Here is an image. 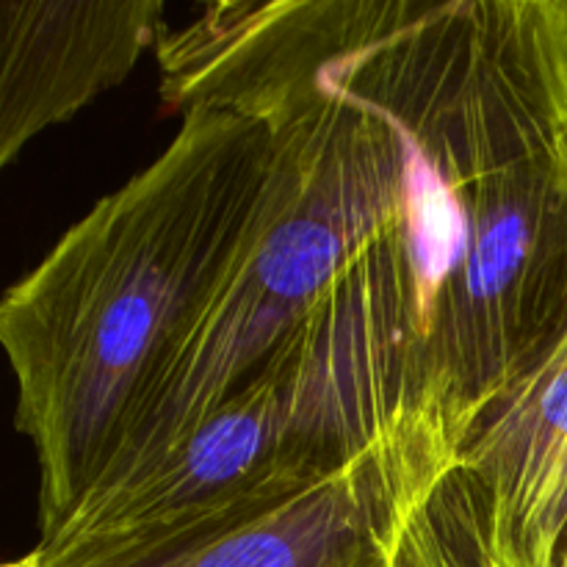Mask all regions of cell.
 <instances>
[{
  "instance_id": "cell-4",
  "label": "cell",
  "mask_w": 567,
  "mask_h": 567,
  "mask_svg": "<svg viewBox=\"0 0 567 567\" xmlns=\"http://www.w3.org/2000/svg\"><path fill=\"white\" fill-rule=\"evenodd\" d=\"M493 567H567V324L457 452Z\"/></svg>"
},
{
  "instance_id": "cell-8",
  "label": "cell",
  "mask_w": 567,
  "mask_h": 567,
  "mask_svg": "<svg viewBox=\"0 0 567 567\" xmlns=\"http://www.w3.org/2000/svg\"><path fill=\"white\" fill-rule=\"evenodd\" d=\"M3 567H44V565H42V557H39V551H37V548H33L31 554H25V557L14 559V563H6Z\"/></svg>"
},
{
  "instance_id": "cell-6",
  "label": "cell",
  "mask_w": 567,
  "mask_h": 567,
  "mask_svg": "<svg viewBox=\"0 0 567 567\" xmlns=\"http://www.w3.org/2000/svg\"><path fill=\"white\" fill-rule=\"evenodd\" d=\"M424 509L441 567H493L480 504L463 471L454 468L437 485Z\"/></svg>"
},
{
  "instance_id": "cell-3",
  "label": "cell",
  "mask_w": 567,
  "mask_h": 567,
  "mask_svg": "<svg viewBox=\"0 0 567 567\" xmlns=\"http://www.w3.org/2000/svg\"><path fill=\"white\" fill-rule=\"evenodd\" d=\"M454 468L432 437H393L266 513L136 567H393L408 520Z\"/></svg>"
},
{
  "instance_id": "cell-1",
  "label": "cell",
  "mask_w": 567,
  "mask_h": 567,
  "mask_svg": "<svg viewBox=\"0 0 567 567\" xmlns=\"http://www.w3.org/2000/svg\"><path fill=\"white\" fill-rule=\"evenodd\" d=\"M269 164L264 122L192 105L155 161L6 291L0 343L14 426L37 457L42 535L94 485L131 402L214 293Z\"/></svg>"
},
{
  "instance_id": "cell-7",
  "label": "cell",
  "mask_w": 567,
  "mask_h": 567,
  "mask_svg": "<svg viewBox=\"0 0 567 567\" xmlns=\"http://www.w3.org/2000/svg\"><path fill=\"white\" fill-rule=\"evenodd\" d=\"M426 502H430V498H426ZM426 502L415 509L413 518L404 526L402 546H399L396 565L393 567H441L435 546H432L430 524H426Z\"/></svg>"
},
{
  "instance_id": "cell-2",
  "label": "cell",
  "mask_w": 567,
  "mask_h": 567,
  "mask_svg": "<svg viewBox=\"0 0 567 567\" xmlns=\"http://www.w3.org/2000/svg\"><path fill=\"white\" fill-rule=\"evenodd\" d=\"M377 443L302 327L158 457L94 482L37 551L44 567H136L266 513Z\"/></svg>"
},
{
  "instance_id": "cell-5",
  "label": "cell",
  "mask_w": 567,
  "mask_h": 567,
  "mask_svg": "<svg viewBox=\"0 0 567 567\" xmlns=\"http://www.w3.org/2000/svg\"><path fill=\"white\" fill-rule=\"evenodd\" d=\"M164 31V0H3L0 164L120 86Z\"/></svg>"
}]
</instances>
